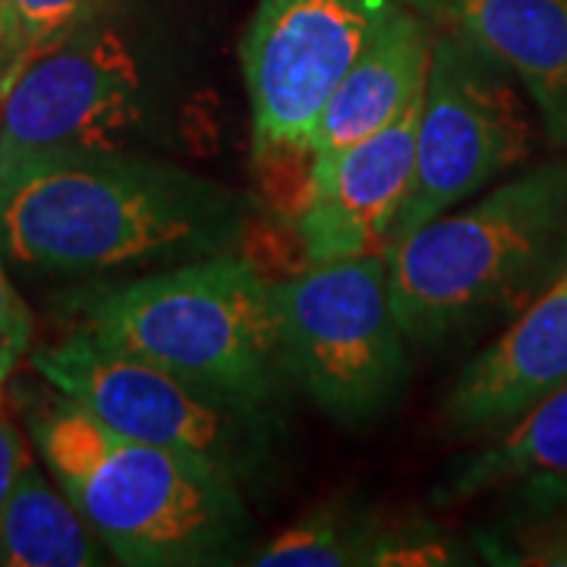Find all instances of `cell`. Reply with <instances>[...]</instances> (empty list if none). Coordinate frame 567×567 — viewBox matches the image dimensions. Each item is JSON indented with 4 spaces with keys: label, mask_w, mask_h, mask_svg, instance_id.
<instances>
[{
    "label": "cell",
    "mask_w": 567,
    "mask_h": 567,
    "mask_svg": "<svg viewBox=\"0 0 567 567\" xmlns=\"http://www.w3.org/2000/svg\"><path fill=\"white\" fill-rule=\"evenodd\" d=\"M252 218L240 189L140 152H63L0 171V249L44 271H158L237 252Z\"/></svg>",
    "instance_id": "obj_1"
},
{
    "label": "cell",
    "mask_w": 567,
    "mask_h": 567,
    "mask_svg": "<svg viewBox=\"0 0 567 567\" xmlns=\"http://www.w3.org/2000/svg\"><path fill=\"white\" fill-rule=\"evenodd\" d=\"M25 425L51 480L114 561L230 565L246 548L244 492L212 470L114 432L61 391L32 401Z\"/></svg>",
    "instance_id": "obj_2"
},
{
    "label": "cell",
    "mask_w": 567,
    "mask_h": 567,
    "mask_svg": "<svg viewBox=\"0 0 567 567\" xmlns=\"http://www.w3.org/2000/svg\"><path fill=\"white\" fill-rule=\"evenodd\" d=\"M567 259V155L498 183L385 246L406 344L445 347L505 322Z\"/></svg>",
    "instance_id": "obj_3"
},
{
    "label": "cell",
    "mask_w": 567,
    "mask_h": 567,
    "mask_svg": "<svg viewBox=\"0 0 567 567\" xmlns=\"http://www.w3.org/2000/svg\"><path fill=\"white\" fill-rule=\"evenodd\" d=\"M76 331L256 406L281 404L284 369L271 281L237 256H208L73 293Z\"/></svg>",
    "instance_id": "obj_4"
},
{
    "label": "cell",
    "mask_w": 567,
    "mask_h": 567,
    "mask_svg": "<svg viewBox=\"0 0 567 567\" xmlns=\"http://www.w3.org/2000/svg\"><path fill=\"white\" fill-rule=\"evenodd\" d=\"M174 70L142 54L104 3L0 95V171L63 152H140L174 136Z\"/></svg>",
    "instance_id": "obj_5"
},
{
    "label": "cell",
    "mask_w": 567,
    "mask_h": 567,
    "mask_svg": "<svg viewBox=\"0 0 567 567\" xmlns=\"http://www.w3.org/2000/svg\"><path fill=\"white\" fill-rule=\"evenodd\" d=\"M32 369L114 432L181 454L240 492L262 483L275 464L281 429L275 406L196 385L76 328L58 344L39 347Z\"/></svg>",
    "instance_id": "obj_6"
},
{
    "label": "cell",
    "mask_w": 567,
    "mask_h": 567,
    "mask_svg": "<svg viewBox=\"0 0 567 567\" xmlns=\"http://www.w3.org/2000/svg\"><path fill=\"white\" fill-rule=\"evenodd\" d=\"M287 379L331 420L363 425L401 401L410 353L394 316L385 252L303 265L271 281Z\"/></svg>",
    "instance_id": "obj_7"
},
{
    "label": "cell",
    "mask_w": 567,
    "mask_h": 567,
    "mask_svg": "<svg viewBox=\"0 0 567 567\" xmlns=\"http://www.w3.org/2000/svg\"><path fill=\"white\" fill-rule=\"evenodd\" d=\"M533 148L536 121L517 80L464 32L432 20L413 183L388 244L524 167Z\"/></svg>",
    "instance_id": "obj_8"
},
{
    "label": "cell",
    "mask_w": 567,
    "mask_h": 567,
    "mask_svg": "<svg viewBox=\"0 0 567 567\" xmlns=\"http://www.w3.org/2000/svg\"><path fill=\"white\" fill-rule=\"evenodd\" d=\"M401 3L259 0L244 41V80L262 162H309L324 104Z\"/></svg>",
    "instance_id": "obj_9"
},
{
    "label": "cell",
    "mask_w": 567,
    "mask_h": 567,
    "mask_svg": "<svg viewBox=\"0 0 567 567\" xmlns=\"http://www.w3.org/2000/svg\"><path fill=\"white\" fill-rule=\"evenodd\" d=\"M423 95L369 140L306 171L297 237L306 265L385 252L410 196Z\"/></svg>",
    "instance_id": "obj_10"
},
{
    "label": "cell",
    "mask_w": 567,
    "mask_h": 567,
    "mask_svg": "<svg viewBox=\"0 0 567 567\" xmlns=\"http://www.w3.org/2000/svg\"><path fill=\"white\" fill-rule=\"evenodd\" d=\"M567 385V259L461 369L442 406L451 439H486Z\"/></svg>",
    "instance_id": "obj_11"
},
{
    "label": "cell",
    "mask_w": 567,
    "mask_h": 567,
    "mask_svg": "<svg viewBox=\"0 0 567 567\" xmlns=\"http://www.w3.org/2000/svg\"><path fill=\"white\" fill-rule=\"evenodd\" d=\"M476 41L536 107L548 145L567 152V0H406Z\"/></svg>",
    "instance_id": "obj_12"
},
{
    "label": "cell",
    "mask_w": 567,
    "mask_h": 567,
    "mask_svg": "<svg viewBox=\"0 0 567 567\" xmlns=\"http://www.w3.org/2000/svg\"><path fill=\"white\" fill-rule=\"evenodd\" d=\"M429 51L432 20L404 0L372 35L334 89L331 102L324 104L309 145V167L341 155L344 148L398 121L423 95Z\"/></svg>",
    "instance_id": "obj_13"
},
{
    "label": "cell",
    "mask_w": 567,
    "mask_h": 567,
    "mask_svg": "<svg viewBox=\"0 0 567 567\" xmlns=\"http://www.w3.org/2000/svg\"><path fill=\"white\" fill-rule=\"evenodd\" d=\"M488 492H517L539 511L567 502V385L551 391L486 445L447 466L432 505L454 507Z\"/></svg>",
    "instance_id": "obj_14"
},
{
    "label": "cell",
    "mask_w": 567,
    "mask_h": 567,
    "mask_svg": "<svg viewBox=\"0 0 567 567\" xmlns=\"http://www.w3.org/2000/svg\"><path fill=\"white\" fill-rule=\"evenodd\" d=\"M111 551L58 483L25 457L0 514V567H92Z\"/></svg>",
    "instance_id": "obj_15"
},
{
    "label": "cell",
    "mask_w": 567,
    "mask_h": 567,
    "mask_svg": "<svg viewBox=\"0 0 567 567\" xmlns=\"http://www.w3.org/2000/svg\"><path fill=\"white\" fill-rule=\"evenodd\" d=\"M379 511L322 502L246 558L256 567H369Z\"/></svg>",
    "instance_id": "obj_16"
},
{
    "label": "cell",
    "mask_w": 567,
    "mask_h": 567,
    "mask_svg": "<svg viewBox=\"0 0 567 567\" xmlns=\"http://www.w3.org/2000/svg\"><path fill=\"white\" fill-rule=\"evenodd\" d=\"M7 3V44H3V82L0 95L35 61L41 51L66 39L104 0H3Z\"/></svg>",
    "instance_id": "obj_17"
},
{
    "label": "cell",
    "mask_w": 567,
    "mask_h": 567,
    "mask_svg": "<svg viewBox=\"0 0 567 567\" xmlns=\"http://www.w3.org/2000/svg\"><path fill=\"white\" fill-rule=\"evenodd\" d=\"M464 561V546L445 527L423 517L379 514L369 567H442Z\"/></svg>",
    "instance_id": "obj_18"
},
{
    "label": "cell",
    "mask_w": 567,
    "mask_h": 567,
    "mask_svg": "<svg viewBox=\"0 0 567 567\" xmlns=\"http://www.w3.org/2000/svg\"><path fill=\"white\" fill-rule=\"evenodd\" d=\"M488 558L502 565L567 567V502L529 517L507 543L488 546Z\"/></svg>",
    "instance_id": "obj_19"
},
{
    "label": "cell",
    "mask_w": 567,
    "mask_h": 567,
    "mask_svg": "<svg viewBox=\"0 0 567 567\" xmlns=\"http://www.w3.org/2000/svg\"><path fill=\"white\" fill-rule=\"evenodd\" d=\"M32 344V312L13 290L3 271V249H0V391L13 379L20 360Z\"/></svg>",
    "instance_id": "obj_20"
},
{
    "label": "cell",
    "mask_w": 567,
    "mask_h": 567,
    "mask_svg": "<svg viewBox=\"0 0 567 567\" xmlns=\"http://www.w3.org/2000/svg\"><path fill=\"white\" fill-rule=\"evenodd\" d=\"M29 457V447L22 442V435L17 432V425L7 420L3 406H0V514L7 505V495L17 483V473Z\"/></svg>",
    "instance_id": "obj_21"
},
{
    "label": "cell",
    "mask_w": 567,
    "mask_h": 567,
    "mask_svg": "<svg viewBox=\"0 0 567 567\" xmlns=\"http://www.w3.org/2000/svg\"><path fill=\"white\" fill-rule=\"evenodd\" d=\"M3 44H7V3L0 0V61H3Z\"/></svg>",
    "instance_id": "obj_22"
},
{
    "label": "cell",
    "mask_w": 567,
    "mask_h": 567,
    "mask_svg": "<svg viewBox=\"0 0 567 567\" xmlns=\"http://www.w3.org/2000/svg\"><path fill=\"white\" fill-rule=\"evenodd\" d=\"M0 82H3V61H0Z\"/></svg>",
    "instance_id": "obj_23"
}]
</instances>
